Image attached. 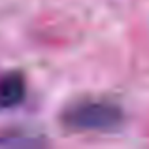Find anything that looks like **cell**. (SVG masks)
Returning <instances> with one entry per match:
<instances>
[{"mask_svg": "<svg viewBox=\"0 0 149 149\" xmlns=\"http://www.w3.org/2000/svg\"><path fill=\"white\" fill-rule=\"evenodd\" d=\"M123 121V108L104 98L77 100L61 113V123L72 132H113Z\"/></svg>", "mask_w": 149, "mask_h": 149, "instance_id": "obj_1", "label": "cell"}, {"mask_svg": "<svg viewBox=\"0 0 149 149\" xmlns=\"http://www.w3.org/2000/svg\"><path fill=\"white\" fill-rule=\"evenodd\" d=\"M26 96V81L21 72H8L0 76V111L19 106Z\"/></svg>", "mask_w": 149, "mask_h": 149, "instance_id": "obj_2", "label": "cell"}]
</instances>
